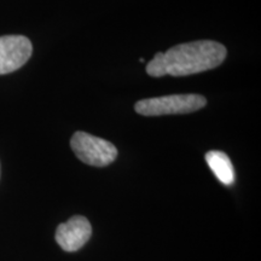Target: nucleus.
<instances>
[{"mask_svg": "<svg viewBox=\"0 0 261 261\" xmlns=\"http://www.w3.org/2000/svg\"><path fill=\"white\" fill-rule=\"evenodd\" d=\"M226 55V48L220 42L212 40L185 42L175 45L165 54H156L146 64V73L154 77L165 75L187 76L219 67Z\"/></svg>", "mask_w": 261, "mask_h": 261, "instance_id": "1", "label": "nucleus"}, {"mask_svg": "<svg viewBox=\"0 0 261 261\" xmlns=\"http://www.w3.org/2000/svg\"><path fill=\"white\" fill-rule=\"evenodd\" d=\"M205 161L219 180L225 185H231L234 181V169L232 162L223 151L212 150L205 154Z\"/></svg>", "mask_w": 261, "mask_h": 261, "instance_id": "6", "label": "nucleus"}, {"mask_svg": "<svg viewBox=\"0 0 261 261\" xmlns=\"http://www.w3.org/2000/svg\"><path fill=\"white\" fill-rule=\"evenodd\" d=\"M70 146L76 158L94 167H106L117 158L116 146L106 139L86 132H76L71 137Z\"/></svg>", "mask_w": 261, "mask_h": 261, "instance_id": "3", "label": "nucleus"}, {"mask_svg": "<svg viewBox=\"0 0 261 261\" xmlns=\"http://www.w3.org/2000/svg\"><path fill=\"white\" fill-rule=\"evenodd\" d=\"M33 52L32 42L23 35L0 37V75L12 73L27 63Z\"/></svg>", "mask_w": 261, "mask_h": 261, "instance_id": "4", "label": "nucleus"}, {"mask_svg": "<svg viewBox=\"0 0 261 261\" xmlns=\"http://www.w3.org/2000/svg\"><path fill=\"white\" fill-rule=\"evenodd\" d=\"M207 104L201 94H171V96L148 98L136 103L135 110L139 115L162 116L189 114L200 110Z\"/></svg>", "mask_w": 261, "mask_h": 261, "instance_id": "2", "label": "nucleus"}, {"mask_svg": "<svg viewBox=\"0 0 261 261\" xmlns=\"http://www.w3.org/2000/svg\"><path fill=\"white\" fill-rule=\"evenodd\" d=\"M92 234L90 221L83 215L71 217L67 223L58 225L56 242L65 252H76L83 248Z\"/></svg>", "mask_w": 261, "mask_h": 261, "instance_id": "5", "label": "nucleus"}]
</instances>
